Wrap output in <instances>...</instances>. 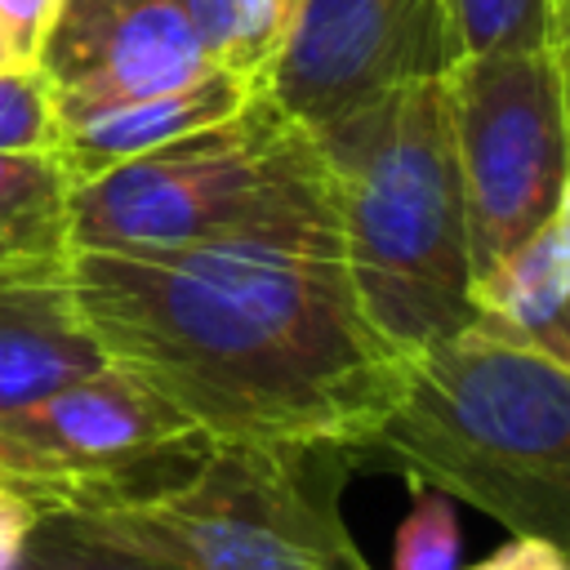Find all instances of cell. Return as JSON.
I'll return each mask as SVG.
<instances>
[{"label":"cell","instance_id":"obj_11","mask_svg":"<svg viewBox=\"0 0 570 570\" xmlns=\"http://www.w3.org/2000/svg\"><path fill=\"white\" fill-rule=\"evenodd\" d=\"M254 98H258V85L249 76L209 67L205 76H196L178 89L147 94V98H134V102H116L98 116L62 125L53 156H58V165L67 169V178L76 187V183H89V178H98V174H107V169H116L134 156H147L156 147L191 138L200 129L227 125Z\"/></svg>","mask_w":570,"mask_h":570},{"label":"cell","instance_id":"obj_13","mask_svg":"<svg viewBox=\"0 0 570 570\" xmlns=\"http://www.w3.org/2000/svg\"><path fill=\"white\" fill-rule=\"evenodd\" d=\"M71 258V178L53 151H0V267Z\"/></svg>","mask_w":570,"mask_h":570},{"label":"cell","instance_id":"obj_8","mask_svg":"<svg viewBox=\"0 0 570 570\" xmlns=\"http://www.w3.org/2000/svg\"><path fill=\"white\" fill-rule=\"evenodd\" d=\"M445 0H294L281 53L258 80L303 129L459 62Z\"/></svg>","mask_w":570,"mask_h":570},{"label":"cell","instance_id":"obj_2","mask_svg":"<svg viewBox=\"0 0 570 570\" xmlns=\"http://www.w3.org/2000/svg\"><path fill=\"white\" fill-rule=\"evenodd\" d=\"M352 463L472 503L512 534H570V365L468 321L401 356L396 392Z\"/></svg>","mask_w":570,"mask_h":570},{"label":"cell","instance_id":"obj_21","mask_svg":"<svg viewBox=\"0 0 570 570\" xmlns=\"http://www.w3.org/2000/svg\"><path fill=\"white\" fill-rule=\"evenodd\" d=\"M472 570H566V543H552L539 534H512Z\"/></svg>","mask_w":570,"mask_h":570},{"label":"cell","instance_id":"obj_4","mask_svg":"<svg viewBox=\"0 0 570 570\" xmlns=\"http://www.w3.org/2000/svg\"><path fill=\"white\" fill-rule=\"evenodd\" d=\"M347 468L343 450L205 445L169 481L62 517L174 570H374L338 512Z\"/></svg>","mask_w":570,"mask_h":570},{"label":"cell","instance_id":"obj_16","mask_svg":"<svg viewBox=\"0 0 570 570\" xmlns=\"http://www.w3.org/2000/svg\"><path fill=\"white\" fill-rule=\"evenodd\" d=\"M13 570H174V566L142 557V552H129L120 543L94 539L80 525H71L62 512H49L36 525V534L27 539Z\"/></svg>","mask_w":570,"mask_h":570},{"label":"cell","instance_id":"obj_7","mask_svg":"<svg viewBox=\"0 0 570 570\" xmlns=\"http://www.w3.org/2000/svg\"><path fill=\"white\" fill-rule=\"evenodd\" d=\"M9 481L45 512H80L183 472L200 432L147 383L102 365L13 414H0Z\"/></svg>","mask_w":570,"mask_h":570},{"label":"cell","instance_id":"obj_19","mask_svg":"<svg viewBox=\"0 0 570 570\" xmlns=\"http://www.w3.org/2000/svg\"><path fill=\"white\" fill-rule=\"evenodd\" d=\"M62 0H0V40L13 67H36Z\"/></svg>","mask_w":570,"mask_h":570},{"label":"cell","instance_id":"obj_12","mask_svg":"<svg viewBox=\"0 0 570 570\" xmlns=\"http://www.w3.org/2000/svg\"><path fill=\"white\" fill-rule=\"evenodd\" d=\"M468 303L472 321L570 365V205L476 272Z\"/></svg>","mask_w":570,"mask_h":570},{"label":"cell","instance_id":"obj_6","mask_svg":"<svg viewBox=\"0 0 570 570\" xmlns=\"http://www.w3.org/2000/svg\"><path fill=\"white\" fill-rule=\"evenodd\" d=\"M445 98L476 276L566 205V45L463 53Z\"/></svg>","mask_w":570,"mask_h":570},{"label":"cell","instance_id":"obj_10","mask_svg":"<svg viewBox=\"0 0 570 570\" xmlns=\"http://www.w3.org/2000/svg\"><path fill=\"white\" fill-rule=\"evenodd\" d=\"M102 365L107 356L71 289V258L0 267V414Z\"/></svg>","mask_w":570,"mask_h":570},{"label":"cell","instance_id":"obj_23","mask_svg":"<svg viewBox=\"0 0 570 570\" xmlns=\"http://www.w3.org/2000/svg\"><path fill=\"white\" fill-rule=\"evenodd\" d=\"M0 67H13V62H9V53H4V40H0Z\"/></svg>","mask_w":570,"mask_h":570},{"label":"cell","instance_id":"obj_15","mask_svg":"<svg viewBox=\"0 0 570 570\" xmlns=\"http://www.w3.org/2000/svg\"><path fill=\"white\" fill-rule=\"evenodd\" d=\"M459 53L566 45V0H445Z\"/></svg>","mask_w":570,"mask_h":570},{"label":"cell","instance_id":"obj_14","mask_svg":"<svg viewBox=\"0 0 570 570\" xmlns=\"http://www.w3.org/2000/svg\"><path fill=\"white\" fill-rule=\"evenodd\" d=\"M191 31L218 71L249 76L254 85L285 45L294 0H183Z\"/></svg>","mask_w":570,"mask_h":570},{"label":"cell","instance_id":"obj_22","mask_svg":"<svg viewBox=\"0 0 570 570\" xmlns=\"http://www.w3.org/2000/svg\"><path fill=\"white\" fill-rule=\"evenodd\" d=\"M0 481H4V485H13V481H9V468H4V450H0ZM13 490H18V485H13Z\"/></svg>","mask_w":570,"mask_h":570},{"label":"cell","instance_id":"obj_5","mask_svg":"<svg viewBox=\"0 0 570 570\" xmlns=\"http://www.w3.org/2000/svg\"><path fill=\"white\" fill-rule=\"evenodd\" d=\"M334 205L312 134L263 94L227 125L71 187V249H183Z\"/></svg>","mask_w":570,"mask_h":570},{"label":"cell","instance_id":"obj_9","mask_svg":"<svg viewBox=\"0 0 570 570\" xmlns=\"http://www.w3.org/2000/svg\"><path fill=\"white\" fill-rule=\"evenodd\" d=\"M58 120L76 125L116 102L178 89L209 71L183 0H62L36 62Z\"/></svg>","mask_w":570,"mask_h":570},{"label":"cell","instance_id":"obj_3","mask_svg":"<svg viewBox=\"0 0 570 570\" xmlns=\"http://www.w3.org/2000/svg\"><path fill=\"white\" fill-rule=\"evenodd\" d=\"M307 134L330 174L338 249L370 325L401 356L463 330L472 258L445 76L374 94Z\"/></svg>","mask_w":570,"mask_h":570},{"label":"cell","instance_id":"obj_17","mask_svg":"<svg viewBox=\"0 0 570 570\" xmlns=\"http://www.w3.org/2000/svg\"><path fill=\"white\" fill-rule=\"evenodd\" d=\"M459 539L454 499L410 481V512L396 525L392 570H459Z\"/></svg>","mask_w":570,"mask_h":570},{"label":"cell","instance_id":"obj_1","mask_svg":"<svg viewBox=\"0 0 570 570\" xmlns=\"http://www.w3.org/2000/svg\"><path fill=\"white\" fill-rule=\"evenodd\" d=\"M71 289L107 365L165 396L205 445L352 450L396 392L334 205L183 249H71Z\"/></svg>","mask_w":570,"mask_h":570},{"label":"cell","instance_id":"obj_20","mask_svg":"<svg viewBox=\"0 0 570 570\" xmlns=\"http://www.w3.org/2000/svg\"><path fill=\"white\" fill-rule=\"evenodd\" d=\"M45 517H49V512H45L31 494H22V490H13V485L0 481V570H13V566H18L27 539L36 534V525H40Z\"/></svg>","mask_w":570,"mask_h":570},{"label":"cell","instance_id":"obj_18","mask_svg":"<svg viewBox=\"0 0 570 570\" xmlns=\"http://www.w3.org/2000/svg\"><path fill=\"white\" fill-rule=\"evenodd\" d=\"M62 134L40 67H0V151H53Z\"/></svg>","mask_w":570,"mask_h":570}]
</instances>
